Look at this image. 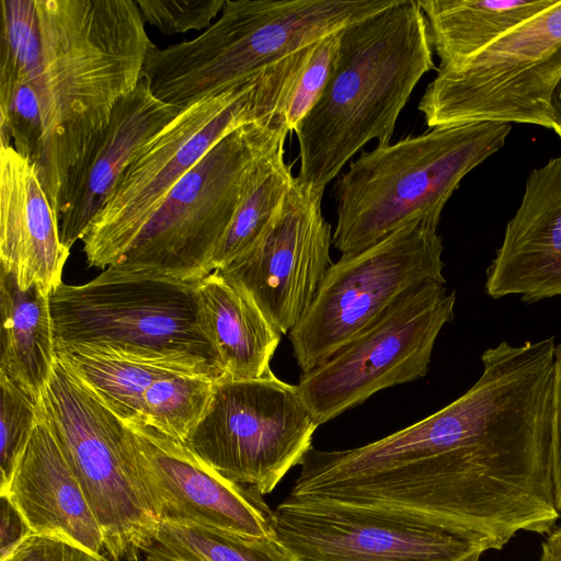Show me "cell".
Wrapping results in <instances>:
<instances>
[{"mask_svg": "<svg viewBox=\"0 0 561 561\" xmlns=\"http://www.w3.org/2000/svg\"><path fill=\"white\" fill-rule=\"evenodd\" d=\"M129 561H141L140 560V554L134 556ZM144 561H146V560L144 559Z\"/></svg>", "mask_w": 561, "mask_h": 561, "instance_id": "cell-38", "label": "cell"}, {"mask_svg": "<svg viewBox=\"0 0 561 561\" xmlns=\"http://www.w3.org/2000/svg\"><path fill=\"white\" fill-rule=\"evenodd\" d=\"M552 129L561 139V79L557 83L550 100Z\"/></svg>", "mask_w": 561, "mask_h": 561, "instance_id": "cell-36", "label": "cell"}, {"mask_svg": "<svg viewBox=\"0 0 561 561\" xmlns=\"http://www.w3.org/2000/svg\"><path fill=\"white\" fill-rule=\"evenodd\" d=\"M55 350L57 359L126 424H145V393L161 377L195 374L219 380L208 367L191 362L140 358L89 346Z\"/></svg>", "mask_w": 561, "mask_h": 561, "instance_id": "cell-22", "label": "cell"}, {"mask_svg": "<svg viewBox=\"0 0 561 561\" xmlns=\"http://www.w3.org/2000/svg\"><path fill=\"white\" fill-rule=\"evenodd\" d=\"M480 557H481V554H480V553H478V554H473V556H471V557L467 558V559H466V560H463V561H479Z\"/></svg>", "mask_w": 561, "mask_h": 561, "instance_id": "cell-37", "label": "cell"}, {"mask_svg": "<svg viewBox=\"0 0 561 561\" xmlns=\"http://www.w3.org/2000/svg\"><path fill=\"white\" fill-rule=\"evenodd\" d=\"M340 31L285 56L257 76L250 95L254 122L295 131L332 73Z\"/></svg>", "mask_w": 561, "mask_h": 561, "instance_id": "cell-24", "label": "cell"}, {"mask_svg": "<svg viewBox=\"0 0 561 561\" xmlns=\"http://www.w3.org/2000/svg\"><path fill=\"white\" fill-rule=\"evenodd\" d=\"M510 131V124L471 123L362 151L334 185L333 245L347 255L414 221L437 227L461 180L499 151Z\"/></svg>", "mask_w": 561, "mask_h": 561, "instance_id": "cell-3", "label": "cell"}, {"mask_svg": "<svg viewBox=\"0 0 561 561\" xmlns=\"http://www.w3.org/2000/svg\"><path fill=\"white\" fill-rule=\"evenodd\" d=\"M561 79V0L462 64L437 69L419 102L430 128L520 123L552 128Z\"/></svg>", "mask_w": 561, "mask_h": 561, "instance_id": "cell-8", "label": "cell"}, {"mask_svg": "<svg viewBox=\"0 0 561 561\" xmlns=\"http://www.w3.org/2000/svg\"><path fill=\"white\" fill-rule=\"evenodd\" d=\"M197 283L102 273L82 285L62 282L50 295L55 346L191 362L224 378L218 356L199 324Z\"/></svg>", "mask_w": 561, "mask_h": 561, "instance_id": "cell-6", "label": "cell"}, {"mask_svg": "<svg viewBox=\"0 0 561 561\" xmlns=\"http://www.w3.org/2000/svg\"><path fill=\"white\" fill-rule=\"evenodd\" d=\"M324 190L295 176L265 233L220 271L242 288L282 334L312 304L332 264V227L322 213Z\"/></svg>", "mask_w": 561, "mask_h": 561, "instance_id": "cell-14", "label": "cell"}, {"mask_svg": "<svg viewBox=\"0 0 561 561\" xmlns=\"http://www.w3.org/2000/svg\"><path fill=\"white\" fill-rule=\"evenodd\" d=\"M287 135L264 122H251L221 138L173 186L102 274L187 284L209 275L255 168L285 144Z\"/></svg>", "mask_w": 561, "mask_h": 561, "instance_id": "cell-5", "label": "cell"}, {"mask_svg": "<svg viewBox=\"0 0 561 561\" xmlns=\"http://www.w3.org/2000/svg\"><path fill=\"white\" fill-rule=\"evenodd\" d=\"M146 561H294L277 537L160 522Z\"/></svg>", "mask_w": 561, "mask_h": 561, "instance_id": "cell-26", "label": "cell"}, {"mask_svg": "<svg viewBox=\"0 0 561 561\" xmlns=\"http://www.w3.org/2000/svg\"><path fill=\"white\" fill-rule=\"evenodd\" d=\"M2 561H107L64 539L32 534Z\"/></svg>", "mask_w": 561, "mask_h": 561, "instance_id": "cell-32", "label": "cell"}, {"mask_svg": "<svg viewBox=\"0 0 561 561\" xmlns=\"http://www.w3.org/2000/svg\"><path fill=\"white\" fill-rule=\"evenodd\" d=\"M141 16L161 33L172 35L207 30L226 0H136Z\"/></svg>", "mask_w": 561, "mask_h": 561, "instance_id": "cell-31", "label": "cell"}, {"mask_svg": "<svg viewBox=\"0 0 561 561\" xmlns=\"http://www.w3.org/2000/svg\"><path fill=\"white\" fill-rule=\"evenodd\" d=\"M455 304L446 283L416 285L330 358L301 373L297 386L318 424L380 390L424 377Z\"/></svg>", "mask_w": 561, "mask_h": 561, "instance_id": "cell-12", "label": "cell"}, {"mask_svg": "<svg viewBox=\"0 0 561 561\" xmlns=\"http://www.w3.org/2000/svg\"><path fill=\"white\" fill-rule=\"evenodd\" d=\"M69 253L36 165L0 139V267L22 290L36 285L51 295Z\"/></svg>", "mask_w": 561, "mask_h": 561, "instance_id": "cell-19", "label": "cell"}, {"mask_svg": "<svg viewBox=\"0 0 561 561\" xmlns=\"http://www.w3.org/2000/svg\"><path fill=\"white\" fill-rule=\"evenodd\" d=\"M396 0H226L197 37L153 47L145 75L152 94L183 108L254 80L285 56L392 5Z\"/></svg>", "mask_w": 561, "mask_h": 561, "instance_id": "cell-4", "label": "cell"}, {"mask_svg": "<svg viewBox=\"0 0 561 561\" xmlns=\"http://www.w3.org/2000/svg\"><path fill=\"white\" fill-rule=\"evenodd\" d=\"M256 78L183 107L139 148L82 238L90 267L106 270L173 186L221 138L254 122L250 95Z\"/></svg>", "mask_w": 561, "mask_h": 561, "instance_id": "cell-11", "label": "cell"}, {"mask_svg": "<svg viewBox=\"0 0 561 561\" xmlns=\"http://www.w3.org/2000/svg\"><path fill=\"white\" fill-rule=\"evenodd\" d=\"M0 139L37 164L43 146V119L32 81L0 87Z\"/></svg>", "mask_w": 561, "mask_h": 561, "instance_id": "cell-30", "label": "cell"}, {"mask_svg": "<svg viewBox=\"0 0 561 561\" xmlns=\"http://www.w3.org/2000/svg\"><path fill=\"white\" fill-rule=\"evenodd\" d=\"M558 0H417L437 69L456 67Z\"/></svg>", "mask_w": 561, "mask_h": 561, "instance_id": "cell-23", "label": "cell"}, {"mask_svg": "<svg viewBox=\"0 0 561 561\" xmlns=\"http://www.w3.org/2000/svg\"><path fill=\"white\" fill-rule=\"evenodd\" d=\"M294 179L285 161V144H282L255 168L211 260V272L228 266L265 233L279 213Z\"/></svg>", "mask_w": 561, "mask_h": 561, "instance_id": "cell-25", "label": "cell"}, {"mask_svg": "<svg viewBox=\"0 0 561 561\" xmlns=\"http://www.w3.org/2000/svg\"><path fill=\"white\" fill-rule=\"evenodd\" d=\"M552 409V480L556 505L561 514V342L554 347Z\"/></svg>", "mask_w": 561, "mask_h": 561, "instance_id": "cell-33", "label": "cell"}, {"mask_svg": "<svg viewBox=\"0 0 561 561\" xmlns=\"http://www.w3.org/2000/svg\"><path fill=\"white\" fill-rule=\"evenodd\" d=\"M41 49L33 84L43 119L39 181L56 216L68 173L138 84L149 38L136 0H35Z\"/></svg>", "mask_w": 561, "mask_h": 561, "instance_id": "cell-1", "label": "cell"}, {"mask_svg": "<svg viewBox=\"0 0 561 561\" xmlns=\"http://www.w3.org/2000/svg\"><path fill=\"white\" fill-rule=\"evenodd\" d=\"M216 379L172 374L152 382L144 398L145 424L185 443L207 411Z\"/></svg>", "mask_w": 561, "mask_h": 561, "instance_id": "cell-27", "label": "cell"}, {"mask_svg": "<svg viewBox=\"0 0 561 561\" xmlns=\"http://www.w3.org/2000/svg\"><path fill=\"white\" fill-rule=\"evenodd\" d=\"M39 402L100 525L105 553L129 561L151 543L160 522L126 424L57 357Z\"/></svg>", "mask_w": 561, "mask_h": 561, "instance_id": "cell-7", "label": "cell"}, {"mask_svg": "<svg viewBox=\"0 0 561 561\" xmlns=\"http://www.w3.org/2000/svg\"><path fill=\"white\" fill-rule=\"evenodd\" d=\"M433 53L417 0H396L343 27L325 88L295 129L298 179L324 190L365 145L390 144L414 88L435 69Z\"/></svg>", "mask_w": 561, "mask_h": 561, "instance_id": "cell-2", "label": "cell"}, {"mask_svg": "<svg viewBox=\"0 0 561 561\" xmlns=\"http://www.w3.org/2000/svg\"><path fill=\"white\" fill-rule=\"evenodd\" d=\"M485 291L494 299L518 295L526 302L561 296V156L529 173L488 267Z\"/></svg>", "mask_w": 561, "mask_h": 561, "instance_id": "cell-17", "label": "cell"}, {"mask_svg": "<svg viewBox=\"0 0 561 561\" xmlns=\"http://www.w3.org/2000/svg\"><path fill=\"white\" fill-rule=\"evenodd\" d=\"M126 426L139 477L159 522L277 537L274 511L260 494L227 480L184 443L152 426Z\"/></svg>", "mask_w": 561, "mask_h": 561, "instance_id": "cell-15", "label": "cell"}, {"mask_svg": "<svg viewBox=\"0 0 561 561\" xmlns=\"http://www.w3.org/2000/svg\"><path fill=\"white\" fill-rule=\"evenodd\" d=\"M0 561H2L33 533L7 495H0Z\"/></svg>", "mask_w": 561, "mask_h": 561, "instance_id": "cell-34", "label": "cell"}, {"mask_svg": "<svg viewBox=\"0 0 561 561\" xmlns=\"http://www.w3.org/2000/svg\"><path fill=\"white\" fill-rule=\"evenodd\" d=\"M0 371L39 402L56 363L50 295L0 267Z\"/></svg>", "mask_w": 561, "mask_h": 561, "instance_id": "cell-21", "label": "cell"}, {"mask_svg": "<svg viewBox=\"0 0 561 561\" xmlns=\"http://www.w3.org/2000/svg\"><path fill=\"white\" fill-rule=\"evenodd\" d=\"M0 87L32 81L41 36L35 0H1Z\"/></svg>", "mask_w": 561, "mask_h": 561, "instance_id": "cell-28", "label": "cell"}, {"mask_svg": "<svg viewBox=\"0 0 561 561\" xmlns=\"http://www.w3.org/2000/svg\"><path fill=\"white\" fill-rule=\"evenodd\" d=\"M0 493H2L35 427L39 402L2 371H0Z\"/></svg>", "mask_w": 561, "mask_h": 561, "instance_id": "cell-29", "label": "cell"}, {"mask_svg": "<svg viewBox=\"0 0 561 561\" xmlns=\"http://www.w3.org/2000/svg\"><path fill=\"white\" fill-rule=\"evenodd\" d=\"M181 111L157 99L144 73L116 104L108 123L91 138L68 173L57 216L60 240L67 249L82 240L134 154Z\"/></svg>", "mask_w": 561, "mask_h": 561, "instance_id": "cell-16", "label": "cell"}, {"mask_svg": "<svg viewBox=\"0 0 561 561\" xmlns=\"http://www.w3.org/2000/svg\"><path fill=\"white\" fill-rule=\"evenodd\" d=\"M8 496L35 535L104 556V538L84 492L38 403L37 421L12 477Z\"/></svg>", "mask_w": 561, "mask_h": 561, "instance_id": "cell-18", "label": "cell"}, {"mask_svg": "<svg viewBox=\"0 0 561 561\" xmlns=\"http://www.w3.org/2000/svg\"><path fill=\"white\" fill-rule=\"evenodd\" d=\"M318 426L298 386L270 370L254 379L217 380L184 444L220 476L263 496L300 465Z\"/></svg>", "mask_w": 561, "mask_h": 561, "instance_id": "cell-10", "label": "cell"}, {"mask_svg": "<svg viewBox=\"0 0 561 561\" xmlns=\"http://www.w3.org/2000/svg\"><path fill=\"white\" fill-rule=\"evenodd\" d=\"M275 533L294 561H463L491 539L427 516L288 495Z\"/></svg>", "mask_w": 561, "mask_h": 561, "instance_id": "cell-13", "label": "cell"}, {"mask_svg": "<svg viewBox=\"0 0 561 561\" xmlns=\"http://www.w3.org/2000/svg\"><path fill=\"white\" fill-rule=\"evenodd\" d=\"M196 301L225 379H254L271 370L282 333L242 288L214 271L196 284Z\"/></svg>", "mask_w": 561, "mask_h": 561, "instance_id": "cell-20", "label": "cell"}, {"mask_svg": "<svg viewBox=\"0 0 561 561\" xmlns=\"http://www.w3.org/2000/svg\"><path fill=\"white\" fill-rule=\"evenodd\" d=\"M443 251L437 227L414 221L332 263L289 332L301 373L330 358L411 288L428 280L446 283Z\"/></svg>", "mask_w": 561, "mask_h": 561, "instance_id": "cell-9", "label": "cell"}, {"mask_svg": "<svg viewBox=\"0 0 561 561\" xmlns=\"http://www.w3.org/2000/svg\"><path fill=\"white\" fill-rule=\"evenodd\" d=\"M540 561H561V526L548 534L542 543Z\"/></svg>", "mask_w": 561, "mask_h": 561, "instance_id": "cell-35", "label": "cell"}]
</instances>
